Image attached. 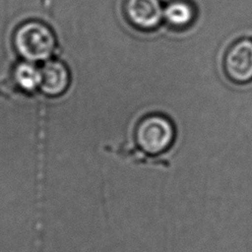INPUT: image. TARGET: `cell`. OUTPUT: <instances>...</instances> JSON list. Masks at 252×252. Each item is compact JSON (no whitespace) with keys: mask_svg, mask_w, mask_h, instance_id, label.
Returning a JSON list of instances; mask_svg holds the SVG:
<instances>
[{"mask_svg":"<svg viewBox=\"0 0 252 252\" xmlns=\"http://www.w3.org/2000/svg\"><path fill=\"white\" fill-rule=\"evenodd\" d=\"M134 138L141 151L148 155H158L173 145L175 127L169 117L160 113H151L138 121Z\"/></svg>","mask_w":252,"mask_h":252,"instance_id":"1","label":"cell"},{"mask_svg":"<svg viewBox=\"0 0 252 252\" xmlns=\"http://www.w3.org/2000/svg\"><path fill=\"white\" fill-rule=\"evenodd\" d=\"M126 9L133 23L145 28L157 25L162 15L158 0H129Z\"/></svg>","mask_w":252,"mask_h":252,"instance_id":"5","label":"cell"},{"mask_svg":"<svg viewBox=\"0 0 252 252\" xmlns=\"http://www.w3.org/2000/svg\"><path fill=\"white\" fill-rule=\"evenodd\" d=\"M228 77L237 83L252 79V41L241 40L228 51L225 61Z\"/></svg>","mask_w":252,"mask_h":252,"instance_id":"3","label":"cell"},{"mask_svg":"<svg viewBox=\"0 0 252 252\" xmlns=\"http://www.w3.org/2000/svg\"><path fill=\"white\" fill-rule=\"evenodd\" d=\"M164 15L169 22L177 25L187 23L192 17L190 8L183 3H173L169 5L165 9Z\"/></svg>","mask_w":252,"mask_h":252,"instance_id":"7","label":"cell"},{"mask_svg":"<svg viewBox=\"0 0 252 252\" xmlns=\"http://www.w3.org/2000/svg\"><path fill=\"white\" fill-rule=\"evenodd\" d=\"M16 79L23 89L33 90L40 84V69L31 63H22L16 70Z\"/></svg>","mask_w":252,"mask_h":252,"instance_id":"6","label":"cell"},{"mask_svg":"<svg viewBox=\"0 0 252 252\" xmlns=\"http://www.w3.org/2000/svg\"><path fill=\"white\" fill-rule=\"evenodd\" d=\"M16 45L19 52L29 60L46 59L54 48L52 32L37 22L27 23L16 33Z\"/></svg>","mask_w":252,"mask_h":252,"instance_id":"2","label":"cell"},{"mask_svg":"<svg viewBox=\"0 0 252 252\" xmlns=\"http://www.w3.org/2000/svg\"><path fill=\"white\" fill-rule=\"evenodd\" d=\"M68 82V72L60 62L47 61L41 67L39 87L46 94H60L66 90Z\"/></svg>","mask_w":252,"mask_h":252,"instance_id":"4","label":"cell"}]
</instances>
